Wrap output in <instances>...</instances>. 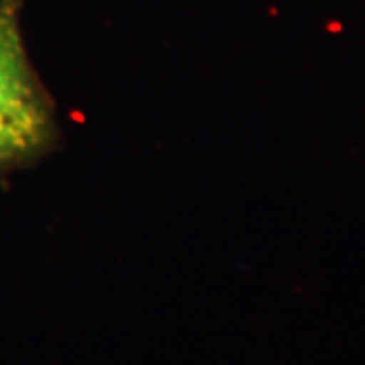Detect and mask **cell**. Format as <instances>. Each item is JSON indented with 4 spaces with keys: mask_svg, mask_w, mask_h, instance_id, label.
Listing matches in <instances>:
<instances>
[{
    "mask_svg": "<svg viewBox=\"0 0 365 365\" xmlns=\"http://www.w3.org/2000/svg\"><path fill=\"white\" fill-rule=\"evenodd\" d=\"M23 0H0V177L35 167L61 144L55 100L26 51Z\"/></svg>",
    "mask_w": 365,
    "mask_h": 365,
    "instance_id": "cell-1",
    "label": "cell"
}]
</instances>
